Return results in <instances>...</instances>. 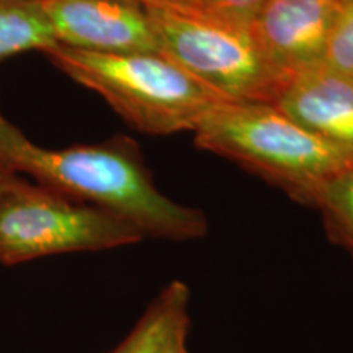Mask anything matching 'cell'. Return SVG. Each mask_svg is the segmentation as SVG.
<instances>
[{"instance_id":"8992f818","label":"cell","mask_w":353,"mask_h":353,"mask_svg":"<svg viewBox=\"0 0 353 353\" xmlns=\"http://www.w3.org/2000/svg\"><path fill=\"white\" fill-rule=\"evenodd\" d=\"M339 0H267L249 26L286 76L321 63Z\"/></svg>"},{"instance_id":"8fae6325","label":"cell","mask_w":353,"mask_h":353,"mask_svg":"<svg viewBox=\"0 0 353 353\" xmlns=\"http://www.w3.org/2000/svg\"><path fill=\"white\" fill-rule=\"evenodd\" d=\"M322 63L353 77V0H339Z\"/></svg>"},{"instance_id":"7c38bea8","label":"cell","mask_w":353,"mask_h":353,"mask_svg":"<svg viewBox=\"0 0 353 353\" xmlns=\"http://www.w3.org/2000/svg\"><path fill=\"white\" fill-rule=\"evenodd\" d=\"M267 0H190V8L236 23L249 25Z\"/></svg>"},{"instance_id":"5b68a950","label":"cell","mask_w":353,"mask_h":353,"mask_svg":"<svg viewBox=\"0 0 353 353\" xmlns=\"http://www.w3.org/2000/svg\"><path fill=\"white\" fill-rule=\"evenodd\" d=\"M59 46L99 54L159 52L148 8L134 0H41Z\"/></svg>"},{"instance_id":"3957f363","label":"cell","mask_w":353,"mask_h":353,"mask_svg":"<svg viewBox=\"0 0 353 353\" xmlns=\"http://www.w3.org/2000/svg\"><path fill=\"white\" fill-rule=\"evenodd\" d=\"M148 8L159 52L229 103H273L286 79L249 25L193 8Z\"/></svg>"},{"instance_id":"5bb4252c","label":"cell","mask_w":353,"mask_h":353,"mask_svg":"<svg viewBox=\"0 0 353 353\" xmlns=\"http://www.w3.org/2000/svg\"><path fill=\"white\" fill-rule=\"evenodd\" d=\"M21 179H23V176H20L7 164V162H3L2 159H0V196H2L7 190H10L13 185L19 183Z\"/></svg>"},{"instance_id":"9c48e42d","label":"cell","mask_w":353,"mask_h":353,"mask_svg":"<svg viewBox=\"0 0 353 353\" xmlns=\"http://www.w3.org/2000/svg\"><path fill=\"white\" fill-rule=\"evenodd\" d=\"M57 46L41 0H0V63L28 51Z\"/></svg>"},{"instance_id":"4fadbf2b","label":"cell","mask_w":353,"mask_h":353,"mask_svg":"<svg viewBox=\"0 0 353 353\" xmlns=\"http://www.w3.org/2000/svg\"><path fill=\"white\" fill-rule=\"evenodd\" d=\"M190 335V314L180 319L165 335L157 353H190L188 348Z\"/></svg>"},{"instance_id":"9a60e30c","label":"cell","mask_w":353,"mask_h":353,"mask_svg":"<svg viewBox=\"0 0 353 353\" xmlns=\"http://www.w3.org/2000/svg\"><path fill=\"white\" fill-rule=\"evenodd\" d=\"M144 7L157 8H190V0H134Z\"/></svg>"},{"instance_id":"6da1fadb","label":"cell","mask_w":353,"mask_h":353,"mask_svg":"<svg viewBox=\"0 0 353 353\" xmlns=\"http://www.w3.org/2000/svg\"><path fill=\"white\" fill-rule=\"evenodd\" d=\"M44 56L145 134L193 132L214 108L229 103L162 52L99 54L57 44Z\"/></svg>"},{"instance_id":"52a82bcc","label":"cell","mask_w":353,"mask_h":353,"mask_svg":"<svg viewBox=\"0 0 353 353\" xmlns=\"http://www.w3.org/2000/svg\"><path fill=\"white\" fill-rule=\"evenodd\" d=\"M272 105L312 134L353 152V77L321 61L290 74Z\"/></svg>"},{"instance_id":"30bf717a","label":"cell","mask_w":353,"mask_h":353,"mask_svg":"<svg viewBox=\"0 0 353 353\" xmlns=\"http://www.w3.org/2000/svg\"><path fill=\"white\" fill-rule=\"evenodd\" d=\"M311 206L322 214L329 239L353 259V164L325 180Z\"/></svg>"},{"instance_id":"ba28073f","label":"cell","mask_w":353,"mask_h":353,"mask_svg":"<svg viewBox=\"0 0 353 353\" xmlns=\"http://www.w3.org/2000/svg\"><path fill=\"white\" fill-rule=\"evenodd\" d=\"M188 314V285L180 280L170 281L152 299L126 337L110 353H157L169 330Z\"/></svg>"},{"instance_id":"277c9868","label":"cell","mask_w":353,"mask_h":353,"mask_svg":"<svg viewBox=\"0 0 353 353\" xmlns=\"http://www.w3.org/2000/svg\"><path fill=\"white\" fill-rule=\"evenodd\" d=\"M144 236L120 216L21 179L0 196V263L99 252L138 244Z\"/></svg>"},{"instance_id":"7a4b0ae2","label":"cell","mask_w":353,"mask_h":353,"mask_svg":"<svg viewBox=\"0 0 353 353\" xmlns=\"http://www.w3.org/2000/svg\"><path fill=\"white\" fill-rule=\"evenodd\" d=\"M193 134L200 149L231 159L306 206L325 180L353 164V152L312 134L272 103H223Z\"/></svg>"}]
</instances>
